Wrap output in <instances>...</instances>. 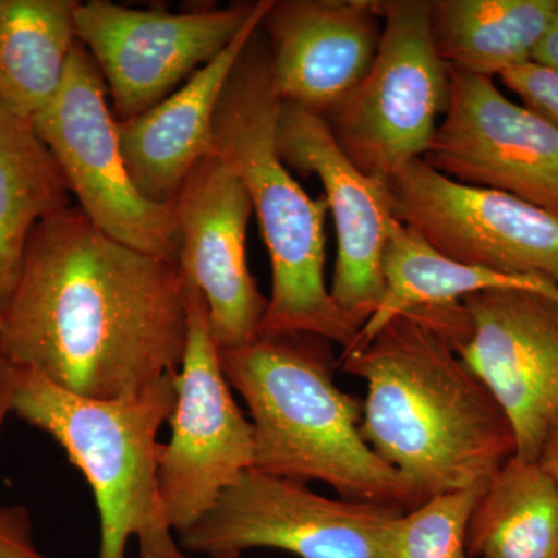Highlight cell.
<instances>
[{"mask_svg": "<svg viewBox=\"0 0 558 558\" xmlns=\"http://www.w3.org/2000/svg\"><path fill=\"white\" fill-rule=\"evenodd\" d=\"M271 5L274 0H258L247 24L226 50L170 97L142 116L117 121L124 161L146 199L172 204L190 172L215 153V117L220 97Z\"/></svg>", "mask_w": 558, "mask_h": 558, "instance_id": "obj_17", "label": "cell"}, {"mask_svg": "<svg viewBox=\"0 0 558 558\" xmlns=\"http://www.w3.org/2000/svg\"><path fill=\"white\" fill-rule=\"evenodd\" d=\"M373 3L384 21L376 61L325 120L354 167L385 180L424 159L449 109L451 81L429 33V0Z\"/></svg>", "mask_w": 558, "mask_h": 558, "instance_id": "obj_6", "label": "cell"}, {"mask_svg": "<svg viewBox=\"0 0 558 558\" xmlns=\"http://www.w3.org/2000/svg\"><path fill=\"white\" fill-rule=\"evenodd\" d=\"M189 339L174 374L171 438L157 451L165 519L180 535L216 505L242 473L255 465V433L231 395L211 336L207 303L186 281Z\"/></svg>", "mask_w": 558, "mask_h": 558, "instance_id": "obj_8", "label": "cell"}, {"mask_svg": "<svg viewBox=\"0 0 558 558\" xmlns=\"http://www.w3.org/2000/svg\"><path fill=\"white\" fill-rule=\"evenodd\" d=\"M339 362L366 384L363 438L422 498L487 484L515 457L506 414L418 312L392 319Z\"/></svg>", "mask_w": 558, "mask_h": 558, "instance_id": "obj_2", "label": "cell"}, {"mask_svg": "<svg viewBox=\"0 0 558 558\" xmlns=\"http://www.w3.org/2000/svg\"><path fill=\"white\" fill-rule=\"evenodd\" d=\"M557 301H558V299H557Z\"/></svg>", "mask_w": 558, "mask_h": 558, "instance_id": "obj_29", "label": "cell"}, {"mask_svg": "<svg viewBox=\"0 0 558 558\" xmlns=\"http://www.w3.org/2000/svg\"><path fill=\"white\" fill-rule=\"evenodd\" d=\"M450 102L424 160L462 185L558 213V130L494 80L450 69Z\"/></svg>", "mask_w": 558, "mask_h": 558, "instance_id": "obj_13", "label": "cell"}, {"mask_svg": "<svg viewBox=\"0 0 558 558\" xmlns=\"http://www.w3.org/2000/svg\"><path fill=\"white\" fill-rule=\"evenodd\" d=\"M380 21L373 0H274L260 32L279 100L325 117L368 75Z\"/></svg>", "mask_w": 558, "mask_h": 558, "instance_id": "obj_16", "label": "cell"}, {"mask_svg": "<svg viewBox=\"0 0 558 558\" xmlns=\"http://www.w3.org/2000/svg\"><path fill=\"white\" fill-rule=\"evenodd\" d=\"M558 0H429V33L451 70L492 78L532 61Z\"/></svg>", "mask_w": 558, "mask_h": 558, "instance_id": "obj_19", "label": "cell"}, {"mask_svg": "<svg viewBox=\"0 0 558 558\" xmlns=\"http://www.w3.org/2000/svg\"><path fill=\"white\" fill-rule=\"evenodd\" d=\"M281 100L259 31L242 51L215 117V153L240 175L269 252L271 292L259 337L312 333L348 351L359 330L344 318L325 281V196L312 199L279 157Z\"/></svg>", "mask_w": 558, "mask_h": 558, "instance_id": "obj_4", "label": "cell"}, {"mask_svg": "<svg viewBox=\"0 0 558 558\" xmlns=\"http://www.w3.org/2000/svg\"><path fill=\"white\" fill-rule=\"evenodd\" d=\"M175 407L174 374L132 398L100 400L72 395L35 371L0 357V432L10 413L60 444L83 473L100 517L97 558H180L161 508L157 476L160 427Z\"/></svg>", "mask_w": 558, "mask_h": 558, "instance_id": "obj_5", "label": "cell"}, {"mask_svg": "<svg viewBox=\"0 0 558 558\" xmlns=\"http://www.w3.org/2000/svg\"><path fill=\"white\" fill-rule=\"evenodd\" d=\"M502 84L515 92L526 108L534 110L558 130V73L527 62L502 73Z\"/></svg>", "mask_w": 558, "mask_h": 558, "instance_id": "obj_24", "label": "cell"}, {"mask_svg": "<svg viewBox=\"0 0 558 558\" xmlns=\"http://www.w3.org/2000/svg\"><path fill=\"white\" fill-rule=\"evenodd\" d=\"M387 185L392 213L449 258L558 288V213L501 191L462 185L411 160Z\"/></svg>", "mask_w": 558, "mask_h": 558, "instance_id": "obj_11", "label": "cell"}, {"mask_svg": "<svg viewBox=\"0 0 558 558\" xmlns=\"http://www.w3.org/2000/svg\"><path fill=\"white\" fill-rule=\"evenodd\" d=\"M277 149L289 170L317 175L336 223V270L329 292L344 318L362 329L384 295L381 259L395 223L387 180L369 178L337 145L328 121L281 102Z\"/></svg>", "mask_w": 558, "mask_h": 558, "instance_id": "obj_15", "label": "cell"}, {"mask_svg": "<svg viewBox=\"0 0 558 558\" xmlns=\"http://www.w3.org/2000/svg\"><path fill=\"white\" fill-rule=\"evenodd\" d=\"M100 70L83 44L73 47L57 97L32 120L68 180L76 207L108 236L179 263L174 205L146 199L132 180Z\"/></svg>", "mask_w": 558, "mask_h": 558, "instance_id": "obj_7", "label": "cell"}, {"mask_svg": "<svg viewBox=\"0 0 558 558\" xmlns=\"http://www.w3.org/2000/svg\"><path fill=\"white\" fill-rule=\"evenodd\" d=\"M179 263L108 236L76 205L33 230L0 315V357L81 398L142 395L182 365Z\"/></svg>", "mask_w": 558, "mask_h": 558, "instance_id": "obj_1", "label": "cell"}, {"mask_svg": "<svg viewBox=\"0 0 558 558\" xmlns=\"http://www.w3.org/2000/svg\"><path fill=\"white\" fill-rule=\"evenodd\" d=\"M532 62L558 73V9L532 54Z\"/></svg>", "mask_w": 558, "mask_h": 558, "instance_id": "obj_26", "label": "cell"}, {"mask_svg": "<svg viewBox=\"0 0 558 558\" xmlns=\"http://www.w3.org/2000/svg\"><path fill=\"white\" fill-rule=\"evenodd\" d=\"M381 274L385 288L379 306L359 330L352 347L341 355L365 347L385 325L400 315L454 306L484 290L521 289L558 299L557 286L543 279L512 277L458 263L398 219L389 230Z\"/></svg>", "mask_w": 558, "mask_h": 558, "instance_id": "obj_18", "label": "cell"}, {"mask_svg": "<svg viewBox=\"0 0 558 558\" xmlns=\"http://www.w3.org/2000/svg\"><path fill=\"white\" fill-rule=\"evenodd\" d=\"M462 304L470 333L457 351L508 417L515 457L538 461L558 422V301L492 289Z\"/></svg>", "mask_w": 558, "mask_h": 558, "instance_id": "obj_12", "label": "cell"}, {"mask_svg": "<svg viewBox=\"0 0 558 558\" xmlns=\"http://www.w3.org/2000/svg\"><path fill=\"white\" fill-rule=\"evenodd\" d=\"M172 205L179 223L180 271L204 295L219 351L252 343L259 337L269 299L248 267L253 207L247 189L213 153L190 172Z\"/></svg>", "mask_w": 558, "mask_h": 558, "instance_id": "obj_14", "label": "cell"}, {"mask_svg": "<svg viewBox=\"0 0 558 558\" xmlns=\"http://www.w3.org/2000/svg\"><path fill=\"white\" fill-rule=\"evenodd\" d=\"M472 558H558V487L538 461L510 458L470 517Z\"/></svg>", "mask_w": 558, "mask_h": 558, "instance_id": "obj_22", "label": "cell"}, {"mask_svg": "<svg viewBox=\"0 0 558 558\" xmlns=\"http://www.w3.org/2000/svg\"><path fill=\"white\" fill-rule=\"evenodd\" d=\"M486 486L435 495L400 513L385 532L377 558H472L469 521Z\"/></svg>", "mask_w": 558, "mask_h": 558, "instance_id": "obj_23", "label": "cell"}, {"mask_svg": "<svg viewBox=\"0 0 558 558\" xmlns=\"http://www.w3.org/2000/svg\"><path fill=\"white\" fill-rule=\"evenodd\" d=\"M538 464L548 473L550 480L558 487V422L556 427L550 429L548 438L543 444L542 453L538 457Z\"/></svg>", "mask_w": 558, "mask_h": 558, "instance_id": "obj_27", "label": "cell"}, {"mask_svg": "<svg viewBox=\"0 0 558 558\" xmlns=\"http://www.w3.org/2000/svg\"><path fill=\"white\" fill-rule=\"evenodd\" d=\"M76 0H0V105L33 120L57 97L78 43Z\"/></svg>", "mask_w": 558, "mask_h": 558, "instance_id": "obj_21", "label": "cell"}, {"mask_svg": "<svg viewBox=\"0 0 558 558\" xmlns=\"http://www.w3.org/2000/svg\"><path fill=\"white\" fill-rule=\"evenodd\" d=\"M332 341L312 333L263 336L220 351L247 405L255 465L267 475L326 484L340 498L411 510L425 499L363 438V400L339 387Z\"/></svg>", "mask_w": 558, "mask_h": 558, "instance_id": "obj_3", "label": "cell"}, {"mask_svg": "<svg viewBox=\"0 0 558 558\" xmlns=\"http://www.w3.org/2000/svg\"><path fill=\"white\" fill-rule=\"evenodd\" d=\"M0 558H50L36 546L24 506H0Z\"/></svg>", "mask_w": 558, "mask_h": 558, "instance_id": "obj_25", "label": "cell"}, {"mask_svg": "<svg viewBox=\"0 0 558 558\" xmlns=\"http://www.w3.org/2000/svg\"><path fill=\"white\" fill-rule=\"evenodd\" d=\"M256 2L183 13L80 2L76 39L100 70L117 121L134 119L179 89L236 38Z\"/></svg>", "mask_w": 558, "mask_h": 558, "instance_id": "obj_9", "label": "cell"}, {"mask_svg": "<svg viewBox=\"0 0 558 558\" xmlns=\"http://www.w3.org/2000/svg\"><path fill=\"white\" fill-rule=\"evenodd\" d=\"M405 510L329 498L307 484L250 469L189 531L186 553L278 549L299 558H377L391 521Z\"/></svg>", "mask_w": 558, "mask_h": 558, "instance_id": "obj_10", "label": "cell"}, {"mask_svg": "<svg viewBox=\"0 0 558 558\" xmlns=\"http://www.w3.org/2000/svg\"><path fill=\"white\" fill-rule=\"evenodd\" d=\"M180 558H190V557L186 556V554H183V556L180 557ZM209 558H242V554L226 553V554H219V556H213V557H209Z\"/></svg>", "mask_w": 558, "mask_h": 558, "instance_id": "obj_28", "label": "cell"}, {"mask_svg": "<svg viewBox=\"0 0 558 558\" xmlns=\"http://www.w3.org/2000/svg\"><path fill=\"white\" fill-rule=\"evenodd\" d=\"M72 205L68 180L32 121L0 105V315L43 220Z\"/></svg>", "mask_w": 558, "mask_h": 558, "instance_id": "obj_20", "label": "cell"}]
</instances>
